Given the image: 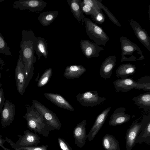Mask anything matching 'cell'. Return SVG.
<instances>
[{
	"label": "cell",
	"mask_w": 150,
	"mask_h": 150,
	"mask_svg": "<svg viewBox=\"0 0 150 150\" xmlns=\"http://www.w3.org/2000/svg\"><path fill=\"white\" fill-rule=\"evenodd\" d=\"M0 83H1V82H0Z\"/></svg>",
	"instance_id": "obj_38"
},
{
	"label": "cell",
	"mask_w": 150,
	"mask_h": 150,
	"mask_svg": "<svg viewBox=\"0 0 150 150\" xmlns=\"http://www.w3.org/2000/svg\"><path fill=\"white\" fill-rule=\"evenodd\" d=\"M2 86L1 83H0V113H1L4 107L5 102V98L4 97V91L2 88L1 87Z\"/></svg>",
	"instance_id": "obj_33"
},
{
	"label": "cell",
	"mask_w": 150,
	"mask_h": 150,
	"mask_svg": "<svg viewBox=\"0 0 150 150\" xmlns=\"http://www.w3.org/2000/svg\"><path fill=\"white\" fill-rule=\"evenodd\" d=\"M86 120H83L79 123L74 131V136L75 139V143L80 148L82 147L86 143Z\"/></svg>",
	"instance_id": "obj_16"
},
{
	"label": "cell",
	"mask_w": 150,
	"mask_h": 150,
	"mask_svg": "<svg viewBox=\"0 0 150 150\" xmlns=\"http://www.w3.org/2000/svg\"><path fill=\"white\" fill-rule=\"evenodd\" d=\"M111 108L109 107L103 110L97 117L94 123L88 134L86 135L88 141L92 140L95 137L105 122Z\"/></svg>",
	"instance_id": "obj_13"
},
{
	"label": "cell",
	"mask_w": 150,
	"mask_h": 150,
	"mask_svg": "<svg viewBox=\"0 0 150 150\" xmlns=\"http://www.w3.org/2000/svg\"><path fill=\"white\" fill-rule=\"evenodd\" d=\"M35 52L40 59L42 56L45 58H47L48 51L46 41L42 38L38 36L36 41Z\"/></svg>",
	"instance_id": "obj_26"
},
{
	"label": "cell",
	"mask_w": 150,
	"mask_h": 150,
	"mask_svg": "<svg viewBox=\"0 0 150 150\" xmlns=\"http://www.w3.org/2000/svg\"><path fill=\"white\" fill-rule=\"evenodd\" d=\"M116 57L111 55L107 57L100 66V74L101 77L105 79L109 78L116 65Z\"/></svg>",
	"instance_id": "obj_15"
},
{
	"label": "cell",
	"mask_w": 150,
	"mask_h": 150,
	"mask_svg": "<svg viewBox=\"0 0 150 150\" xmlns=\"http://www.w3.org/2000/svg\"><path fill=\"white\" fill-rule=\"evenodd\" d=\"M15 112L14 104L9 100H6L1 113L2 122L5 123L11 122L14 119Z\"/></svg>",
	"instance_id": "obj_18"
},
{
	"label": "cell",
	"mask_w": 150,
	"mask_h": 150,
	"mask_svg": "<svg viewBox=\"0 0 150 150\" xmlns=\"http://www.w3.org/2000/svg\"><path fill=\"white\" fill-rule=\"evenodd\" d=\"M26 108L27 112L24 117L27 121L28 125L31 128L40 130L46 125H48L43 116L33 105L30 107L26 106Z\"/></svg>",
	"instance_id": "obj_5"
},
{
	"label": "cell",
	"mask_w": 150,
	"mask_h": 150,
	"mask_svg": "<svg viewBox=\"0 0 150 150\" xmlns=\"http://www.w3.org/2000/svg\"><path fill=\"white\" fill-rule=\"evenodd\" d=\"M142 128L141 122L134 121L127 129L125 135L126 150H131L135 145L136 139Z\"/></svg>",
	"instance_id": "obj_10"
},
{
	"label": "cell",
	"mask_w": 150,
	"mask_h": 150,
	"mask_svg": "<svg viewBox=\"0 0 150 150\" xmlns=\"http://www.w3.org/2000/svg\"><path fill=\"white\" fill-rule=\"evenodd\" d=\"M129 22L137 38L150 52V37L148 33L133 19L130 20Z\"/></svg>",
	"instance_id": "obj_12"
},
{
	"label": "cell",
	"mask_w": 150,
	"mask_h": 150,
	"mask_svg": "<svg viewBox=\"0 0 150 150\" xmlns=\"http://www.w3.org/2000/svg\"><path fill=\"white\" fill-rule=\"evenodd\" d=\"M90 16L96 23L99 24H102L104 23L106 18L102 9H100L96 13L91 15Z\"/></svg>",
	"instance_id": "obj_31"
},
{
	"label": "cell",
	"mask_w": 150,
	"mask_h": 150,
	"mask_svg": "<svg viewBox=\"0 0 150 150\" xmlns=\"http://www.w3.org/2000/svg\"><path fill=\"white\" fill-rule=\"evenodd\" d=\"M67 1L74 16L79 23L82 21L83 25L85 17L80 5L82 1L81 0H68Z\"/></svg>",
	"instance_id": "obj_21"
},
{
	"label": "cell",
	"mask_w": 150,
	"mask_h": 150,
	"mask_svg": "<svg viewBox=\"0 0 150 150\" xmlns=\"http://www.w3.org/2000/svg\"><path fill=\"white\" fill-rule=\"evenodd\" d=\"M120 41L121 48V62L137 61L145 59L140 48L129 39L122 36Z\"/></svg>",
	"instance_id": "obj_2"
},
{
	"label": "cell",
	"mask_w": 150,
	"mask_h": 150,
	"mask_svg": "<svg viewBox=\"0 0 150 150\" xmlns=\"http://www.w3.org/2000/svg\"><path fill=\"white\" fill-rule=\"evenodd\" d=\"M80 45L83 53L88 59L98 57L100 55L99 52L104 50L103 48L99 46L95 42L88 40H81Z\"/></svg>",
	"instance_id": "obj_11"
},
{
	"label": "cell",
	"mask_w": 150,
	"mask_h": 150,
	"mask_svg": "<svg viewBox=\"0 0 150 150\" xmlns=\"http://www.w3.org/2000/svg\"><path fill=\"white\" fill-rule=\"evenodd\" d=\"M86 70V69L82 65H71L66 67L63 75L68 79H78L85 73Z\"/></svg>",
	"instance_id": "obj_20"
},
{
	"label": "cell",
	"mask_w": 150,
	"mask_h": 150,
	"mask_svg": "<svg viewBox=\"0 0 150 150\" xmlns=\"http://www.w3.org/2000/svg\"><path fill=\"white\" fill-rule=\"evenodd\" d=\"M80 5L83 12L87 15L94 14L101 9L98 6V0H84Z\"/></svg>",
	"instance_id": "obj_22"
},
{
	"label": "cell",
	"mask_w": 150,
	"mask_h": 150,
	"mask_svg": "<svg viewBox=\"0 0 150 150\" xmlns=\"http://www.w3.org/2000/svg\"><path fill=\"white\" fill-rule=\"evenodd\" d=\"M0 53L6 56L11 55L9 47L5 40L3 35L0 32ZM0 64L2 65H5L3 61L0 58Z\"/></svg>",
	"instance_id": "obj_29"
},
{
	"label": "cell",
	"mask_w": 150,
	"mask_h": 150,
	"mask_svg": "<svg viewBox=\"0 0 150 150\" xmlns=\"http://www.w3.org/2000/svg\"><path fill=\"white\" fill-rule=\"evenodd\" d=\"M58 14V11H57L44 12L40 14L38 19L43 26H47L53 21Z\"/></svg>",
	"instance_id": "obj_25"
},
{
	"label": "cell",
	"mask_w": 150,
	"mask_h": 150,
	"mask_svg": "<svg viewBox=\"0 0 150 150\" xmlns=\"http://www.w3.org/2000/svg\"><path fill=\"white\" fill-rule=\"evenodd\" d=\"M102 144L105 150H120L119 143L113 135L107 134L102 139Z\"/></svg>",
	"instance_id": "obj_24"
},
{
	"label": "cell",
	"mask_w": 150,
	"mask_h": 150,
	"mask_svg": "<svg viewBox=\"0 0 150 150\" xmlns=\"http://www.w3.org/2000/svg\"><path fill=\"white\" fill-rule=\"evenodd\" d=\"M83 22L85 24L86 33L89 38L98 45L105 46L110 39L102 28L85 17Z\"/></svg>",
	"instance_id": "obj_3"
},
{
	"label": "cell",
	"mask_w": 150,
	"mask_h": 150,
	"mask_svg": "<svg viewBox=\"0 0 150 150\" xmlns=\"http://www.w3.org/2000/svg\"><path fill=\"white\" fill-rule=\"evenodd\" d=\"M15 75L17 90L19 93L23 96L29 83L25 65L19 58L15 70Z\"/></svg>",
	"instance_id": "obj_7"
},
{
	"label": "cell",
	"mask_w": 150,
	"mask_h": 150,
	"mask_svg": "<svg viewBox=\"0 0 150 150\" xmlns=\"http://www.w3.org/2000/svg\"><path fill=\"white\" fill-rule=\"evenodd\" d=\"M76 98L81 105L86 107H93L99 105L106 100L104 97H100L96 91H89L79 93Z\"/></svg>",
	"instance_id": "obj_6"
},
{
	"label": "cell",
	"mask_w": 150,
	"mask_h": 150,
	"mask_svg": "<svg viewBox=\"0 0 150 150\" xmlns=\"http://www.w3.org/2000/svg\"><path fill=\"white\" fill-rule=\"evenodd\" d=\"M136 67L130 63L123 64L120 65L116 71V76L123 79L133 75L136 71Z\"/></svg>",
	"instance_id": "obj_23"
},
{
	"label": "cell",
	"mask_w": 150,
	"mask_h": 150,
	"mask_svg": "<svg viewBox=\"0 0 150 150\" xmlns=\"http://www.w3.org/2000/svg\"><path fill=\"white\" fill-rule=\"evenodd\" d=\"M138 83L143 85L146 88L147 91H150V76H146L140 78L138 81Z\"/></svg>",
	"instance_id": "obj_32"
},
{
	"label": "cell",
	"mask_w": 150,
	"mask_h": 150,
	"mask_svg": "<svg viewBox=\"0 0 150 150\" xmlns=\"http://www.w3.org/2000/svg\"><path fill=\"white\" fill-rule=\"evenodd\" d=\"M36 137L33 135H30L28 136L27 138V141L29 142H33L36 139Z\"/></svg>",
	"instance_id": "obj_35"
},
{
	"label": "cell",
	"mask_w": 150,
	"mask_h": 150,
	"mask_svg": "<svg viewBox=\"0 0 150 150\" xmlns=\"http://www.w3.org/2000/svg\"><path fill=\"white\" fill-rule=\"evenodd\" d=\"M132 100L139 108L150 110V91L141 94L133 98Z\"/></svg>",
	"instance_id": "obj_27"
},
{
	"label": "cell",
	"mask_w": 150,
	"mask_h": 150,
	"mask_svg": "<svg viewBox=\"0 0 150 150\" xmlns=\"http://www.w3.org/2000/svg\"><path fill=\"white\" fill-rule=\"evenodd\" d=\"M32 105L43 117L47 123L56 129L60 128L61 124L56 115L45 105L36 100H33Z\"/></svg>",
	"instance_id": "obj_4"
},
{
	"label": "cell",
	"mask_w": 150,
	"mask_h": 150,
	"mask_svg": "<svg viewBox=\"0 0 150 150\" xmlns=\"http://www.w3.org/2000/svg\"><path fill=\"white\" fill-rule=\"evenodd\" d=\"M52 74V69L50 68L46 69L38 81L37 86L41 88L45 86L49 82Z\"/></svg>",
	"instance_id": "obj_28"
},
{
	"label": "cell",
	"mask_w": 150,
	"mask_h": 150,
	"mask_svg": "<svg viewBox=\"0 0 150 150\" xmlns=\"http://www.w3.org/2000/svg\"><path fill=\"white\" fill-rule=\"evenodd\" d=\"M44 95L47 99L59 107L71 111H75L72 106L61 95L51 93H45Z\"/></svg>",
	"instance_id": "obj_17"
},
{
	"label": "cell",
	"mask_w": 150,
	"mask_h": 150,
	"mask_svg": "<svg viewBox=\"0 0 150 150\" xmlns=\"http://www.w3.org/2000/svg\"><path fill=\"white\" fill-rule=\"evenodd\" d=\"M47 3L42 0H20L15 1L13 7L20 10H29L32 12L42 10L47 5Z\"/></svg>",
	"instance_id": "obj_8"
},
{
	"label": "cell",
	"mask_w": 150,
	"mask_h": 150,
	"mask_svg": "<svg viewBox=\"0 0 150 150\" xmlns=\"http://www.w3.org/2000/svg\"><path fill=\"white\" fill-rule=\"evenodd\" d=\"M1 73H0V80L1 79ZM0 82H1L0 81Z\"/></svg>",
	"instance_id": "obj_37"
},
{
	"label": "cell",
	"mask_w": 150,
	"mask_h": 150,
	"mask_svg": "<svg viewBox=\"0 0 150 150\" xmlns=\"http://www.w3.org/2000/svg\"><path fill=\"white\" fill-rule=\"evenodd\" d=\"M22 36L20 47L21 49L19 51V58L25 65L28 79L30 81L33 75L34 64L37 61L35 52L37 37L32 30H23Z\"/></svg>",
	"instance_id": "obj_1"
},
{
	"label": "cell",
	"mask_w": 150,
	"mask_h": 150,
	"mask_svg": "<svg viewBox=\"0 0 150 150\" xmlns=\"http://www.w3.org/2000/svg\"><path fill=\"white\" fill-rule=\"evenodd\" d=\"M113 83L115 90L117 92L120 91L126 93L134 88L147 91L146 87L143 85L138 83L130 78L117 79L114 81Z\"/></svg>",
	"instance_id": "obj_9"
},
{
	"label": "cell",
	"mask_w": 150,
	"mask_h": 150,
	"mask_svg": "<svg viewBox=\"0 0 150 150\" xmlns=\"http://www.w3.org/2000/svg\"><path fill=\"white\" fill-rule=\"evenodd\" d=\"M58 140L60 147L62 150H71V149L69 148V146L64 142L62 139L60 138H58Z\"/></svg>",
	"instance_id": "obj_34"
},
{
	"label": "cell",
	"mask_w": 150,
	"mask_h": 150,
	"mask_svg": "<svg viewBox=\"0 0 150 150\" xmlns=\"http://www.w3.org/2000/svg\"><path fill=\"white\" fill-rule=\"evenodd\" d=\"M126 110L127 109L123 107L116 108L110 117L109 125L113 126L120 125L129 121L131 116L125 113Z\"/></svg>",
	"instance_id": "obj_14"
},
{
	"label": "cell",
	"mask_w": 150,
	"mask_h": 150,
	"mask_svg": "<svg viewBox=\"0 0 150 150\" xmlns=\"http://www.w3.org/2000/svg\"><path fill=\"white\" fill-rule=\"evenodd\" d=\"M142 129L136 139V143L150 141V116H144L141 122Z\"/></svg>",
	"instance_id": "obj_19"
},
{
	"label": "cell",
	"mask_w": 150,
	"mask_h": 150,
	"mask_svg": "<svg viewBox=\"0 0 150 150\" xmlns=\"http://www.w3.org/2000/svg\"><path fill=\"white\" fill-rule=\"evenodd\" d=\"M5 0H0V2L3 1Z\"/></svg>",
	"instance_id": "obj_36"
},
{
	"label": "cell",
	"mask_w": 150,
	"mask_h": 150,
	"mask_svg": "<svg viewBox=\"0 0 150 150\" xmlns=\"http://www.w3.org/2000/svg\"><path fill=\"white\" fill-rule=\"evenodd\" d=\"M98 3L99 8L104 10L110 20L117 26L121 27V25L109 10L102 4V0H98Z\"/></svg>",
	"instance_id": "obj_30"
}]
</instances>
